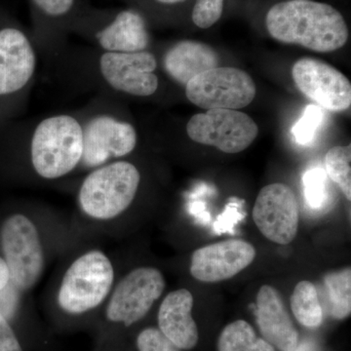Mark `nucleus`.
<instances>
[{"label":"nucleus","mask_w":351,"mask_h":351,"mask_svg":"<svg viewBox=\"0 0 351 351\" xmlns=\"http://www.w3.org/2000/svg\"><path fill=\"white\" fill-rule=\"evenodd\" d=\"M92 68L98 82L110 93L147 98L156 93L157 60L149 51L135 53L96 52Z\"/></svg>","instance_id":"7"},{"label":"nucleus","mask_w":351,"mask_h":351,"mask_svg":"<svg viewBox=\"0 0 351 351\" xmlns=\"http://www.w3.org/2000/svg\"><path fill=\"white\" fill-rule=\"evenodd\" d=\"M29 160L45 180L61 179L82 162V119L71 113L49 115L34 127L29 137Z\"/></svg>","instance_id":"2"},{"label":"nucleus","mask_w":351,"mask_h":351,"mask_svg":"<svg viewBox=\"0 0 351 351\" xmlns=\"http://www.w3.org/2000/svg\"><path fill=\"white\" fill-rule=\"evenodd\" d=\"M156 1L160 2V3L163 4H176L184 1V0H156Z\"/></svg>","instance_id":"31"},{"label":"nucleus","mask_w":351,"mask_h":351,"mask_svg":"<svg viewBox=\"0 0 351 351\" xmlns=\"http://www.w3.org/2000/svg\"><path fill=\"white\" fill-rule=\"evenodd\" d=\"M256 254L255 247L245 240L217 242L193 252L189 271L200 282H221L247 269L255 260Z\"/></svg>","instance_id":"14"},{"label":"nucleus","mask_w":351,"mask_h":351,"mask_svg":"<svg viewBox=\"0 0 351 351\" xmlns=\"http://www.w3.org/2000/svg\"><path fill=\"white\" fill-rule=\"evenodd\" d=\"M94 39L103 52H141L147 50L149 44L144 17L135 10L117 14L110 24L96 32Z\"/></svg>","instance_id":"17"},{"label":"nucleus","mask_w":351,"mask_h":351,"mask_svg":"<svg viewBox=\"0 0 351 351\" xmlns=\"http://www.w3.org/2000/svg\"><path fill=\"white\" fill-rule=\"evenodd\" d=\"M32 2L43 15L58 19L73 10L75 0H32Z\"/></svg>","instance_id":"27"},{"label":"nucleus","mask_w":351,"mask_h":351,"mask_svg":"<svg viewBox=\"0 0 351 351\" xmlns=\"http://www.w3.org/2000/svg\"><path fill=\"white\" fill-rule=\"evenodd\" d=\"M272 38L316 52H332L348 43V25L334 7L313 0H289L269 9L265 18Z\"/></svg>","instance_id":"1"},{"label":"nucleus","mask_w":351,"mask_h":351,"mask_svg":"<svg viewBox=\"0 0 351 351\" xmlns=\"http://www.w3.org/2000/svg\"><path fill=\"white\" fill-rule=\"evenodd\" d=\"M329 295L330 313L336 319L343 320L351 313V269L331 272L324 278Z\"/></svg>","instance_id":"21"},{"label":"nucleus","mask_w":351,"mask_h":351,"mask_svg":"<svg viewBox=\"0 0 351 351\" xmlns=\"http://www.w3.org/2000/svg\"><path fill=\"white\" fill-rule=\"evenodd\" d=\"M184 87L189 101L207 110L246 108L257 91L248 73L239 69L219 66L196 76Z\"/></svg>","instance_id":"9"},{"label":"nucleus","mask_w":351,"mask_h":351,"mask_svg":"<svg viewBox=\"0 0 351 351\" xmlns=\"http://www.w3.org/2000/svg\"><path fill=\"white\" fill-rule=\"evenodd\" d=\"M38 64L36 45L24 31L0 27V129L15 117L31 91Z\"/></svg>","instance_id":"3"},{"label":"nucleus","mask_w":351,"mask_h":351,"mask_svg":"<svg viewBox=\"0 0 351 351\" xmlns=\"http://www.w3.org/2000/svg\"><path fill=\"white\" fill-rule=\"evenodd\" d=\"M193 308V295L186 289L169 293L159 307V330L180 350L195 348L199 339Z\"/></svg>","instance_id":"16"},{"label":"nucleus","mask_w":351,"mask_h":351,"mask_svg":"<svg viewBox=\"0 0 351 351\" xmlns=\"http://www.w3.org/2000/svg\"><path fill=\"white\" fill-rule=\"evenodd\" d=\"M302 182L307 205L311 209H322L329 198L326 172L321 168H313L306 171L302 178Z\"/></svg>","instance_id":"23"},{"label":"nucleus","mask_w":351,"mask_h":351,"mask_svg":"<svg viewBox=\"0 0 351 351\" xmlns=\"http://www.w3.org/2000/svg\"><path fill=\"white\" fill-rule=\"evenodd\" d=\"M290 302L293 314L302 326L314 329L322 324V306L317 289L311 281H300L293 291Z\"/></svg>","instance_id":"19"},{"label":"nucleus","mask_w":351,"mask_h":351,"mask_svg":"<svg viewBox=\"0 0 351 351\" xmlns=\"http://www.w3.org/2000/svg\"><path fill=\"white\" fill-rule=\"evenodd\" d=\"M324 119V112L322 108L316 105H308L304 108L301 119L295 122L292 128V135L294 136L298 144L307 145L313 142Z\"/></svg>","instance_id":"24"},{"label":"nucleus","mask_w":351,"mask_h":351,"mask_svg":"<svg viewBox=\"0 0 351 351\" xmlns=\"http://www.w3.org/2000/svg\"><path fill=\"white\" fill-rule=\"evenodd\" d=\"M294 351H315L313 345L311 343H304L302 345H298Z\"/></svg>","instance_id":"30"},{"label":"nucleus","mask_w":351,"mask_h":351,"mask_svg":"<svg viewBox=\"0 0 351 351\" xmlns=\"http://www.w3.org/2000/svg\"><path fill=\"white\" fill-rule=\"evenodd\" d=\"M223 2L225 0H196L191 15L195 25L209 29L216 24L223 15Z\"/></svg>","instance_id":"25"},{"label":"nucleus","mask_w":351,"mask_h":351,"mask_svg":"<svg viewBox=\"0 0 351 351\" xmlns=\"http://www.w3.org/2000/svg\"><path fill=\"white\" fill-rule=\"evenodd\" d=\"M218 66L219 56L216 51L199 41H180L170 47L163 58L164 71L182 86H186L201 73Z\"/></svg>","instance_id":"18"},{"label":"nucleus","mask_w":351,"mask_h":351,"mask_svg":"<svg viewBox=\"0 0 351 351\" xmlns=\"http://www.w3.org/2000/svg\"><path fill=\"white\" fill-rule=\"evenodd\" d=\"M138 351H181L156 328H147L138 334Z\"/></svg>","instance_id":"26"},{"label":"nucleus","mask_w":351,"mask_h":351,"mask_svg":"<svg viewBox=\"0 0 351 351\" xmlns=\"http://www.w3.org/2000/svg\"><path fill=\"white\" fill-rule=\"evenodd\" d=\"M140 184L141 173L133 163L112 161L85 177L78 191V203L90 218H117L131 206Z\"/></svg>","instance_id":"4"},{"label":"nucleus","mask_w":351,"mask_h":351,"mask_svg":"<svg viewBox=\"0 0 351 351\" xmlns=\"http://www.w3.org/2000/svg\"><path fill=\"white\" fill-rule=\"evenodd\" d=\"M113 281L114 270L110 258L99 250L87 252L64 274L58 293L59 306L71 314L92 311L110 294Z\"/></svg>","instance_id":"5"},{"label":"nucleus","mask_w":351,"mask_h":351,"mask_svg":"<svg viewBox=\"0 0 351 351\" xmlns=\"http://www.w3.org/2000/svg\"><path fill=\"white\" fill-rule=\"evenodd\" d=\"M160 270L142 267L132 270L113 291L107 307L108 319L129 327L143 319L165 290Z\"/></svg>","instance_id":"11"},{"label":"nucleus","mask_w":351,"mask_h":351,"mask_svg":"<svg viewBox=\"0 0 351 351\" xmlns=\"http://www.w3.org/2000/svg\"><path fill=\"white\" fill-rule=\"evenodd\" d=\"M326 174L337 186L346 199L351 200V147H335L325 157Z\"/></svg>","instance_id":"22"},{"label":"nucleus","mask_w":351,"mask_h":351,"mask_svg":"<svg viewBox=\"0 0 351 351\" xmlns=\"http://www.w3.org/2000/svg\"><path fill=\"white\" fill-rule=\"evenodd\" d=\"M253 219L265 239L287 245L298 234L300 207L294 191L281 182L261 189L253 208Z\"/></svg>","instance_id":"12"},{"label":"nucleus","mask_w":351,"mask_h":351,"mask_svg":"<svg viewBox=\"0 0 351 351\" xmlns=\"http://www.w3.org/2000/svg\"><path fill=\"white\" fill-rule=\"evenodd\" d=\"M219 351H276L265 339L256 336L253 327L244 320L230 323L219 335Z\"/></svg>","instance_id":"20"},{"label":"nucleus","mask_w":351,"mask_h":351,"mask_svg":"<svg viewBox=\"0 0 351 351\" xmlns=\"http://www.w3.org/2000/svg\"><path fill=\"white\" fill-rule=\"evenodd\" d=\"M0 351H23L15 332L5 317L0 314Z\"/></svg>","instance_id":"28"},{"label":"nucleus","mask_w":351,"mask_h":351,"mask_svg":"<svg viewBox=\"0 0 351 351\" xmlns=\"http://www.w3.org/2000/svg\"><path fill=\"white\" fill-rule=\"evenodd\" d=\"M189 138L226 154H239L250 147L258 134L256 122L246 113L216 108L193 115L186 124Z\"/></svg>","instance_id":"10"},{"label":"nucleus","mask_w":351,"mask_h":351,"mask_svg":"<svg viewBox=\"0 0 351 351\" xmlns=\"http://www.w3.org/2000/svg\"><path fill=\"white\" fill-rule=\"evenodd\" d=\"M10 282V277H9L8 267H7L5 261L0 256V291Z\"/></svg>","instance_id":"29"},{"label":"nucleus","mask_w":351,"mask_h":351,"mask_svg":"<svg viewBox=\"0 0 351 351\" xmlns=\"http://www.w3.org/2000/svg\"><path fill=\"white\" fill-rule=\"evenodd\" d=\"M292 76L300 91L320 108L332 112L350 108V82L331 64L313 58H302L293 66Z\"/></svg>","instance_id":"13"},{"label":"nucleus","mask_w":351,"mask_h":351,"mask_svg":"<svg viewBox=\"0 0 351 351\" xmlns=\"http://www.w3.org/2000/svg\"><path fill=\"white\" fill-rule=\"evenodd\" d=\"M257 323L265 341L280 351H294L299 345L295 329L276 288L263 285L257 295Z\"/></svg>","instance_id":"15"},{"label":"nucleus","mask_w":351,"mask_h":351,"mask_svg":"<svg viewBox=\"0 0 351 351\" xmlns=\"http://www.w3.org/2000/svg\"><path fill=\"white\" fill-rule=\"evenodd\" d=\"M0 240L10 283L19 290H29L38 282L44 269L38 228L25 215L14 214L4 221Z\"/></svg>","instance_id":"8"},{"label":"nucleus","mask_w":351,"mask_h":351,"mask_svg":"<svg viewBox=\"0 0 351 351\" xmlns=\"http://www.w3.org/2000/svg\"><path fill=\"white\" fill-rule=\"evenodd\" d=\"M80 117L83 130L80 166L86 169H96L129 156L137 147L135 126L117 117L112 108H98Z\"/></svg>","instance_id":"6"}]
</instances>
